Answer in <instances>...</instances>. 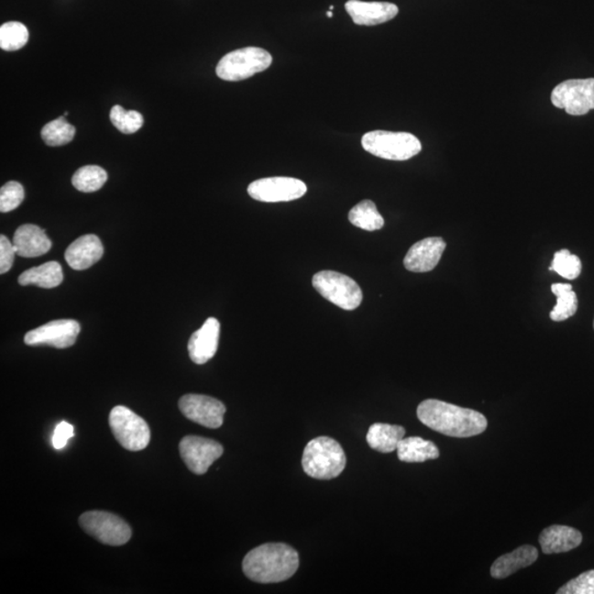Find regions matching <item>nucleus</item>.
Wrapping results in <instances>:
<instances>
[{
  "instance_id": "f257e3e1",
  "label": "nucleus",
  "mask_w": 594,
  "mask_h": 594,
  "mask_svg": "<svg viewBox=\"0 0 594 594\" xmlns=\"http://www.w3.org/2000/svg\"><path fill=\"white\" fill-rule=\"evenodd\" d=\"M418 418L431 430L456 439L482 434L488 427L486 416L479 411L440 400H425L419 405Z\"/></svg>"
},
{
  "instance_id": "f03ea898",
  "label": "nucleus",
  "mask_w": 594,
  "mask_h": 594,
  "mask_svg": "<svg viewBox=\"0 0 594 594\" xmlns=\"http://www.w3.org/2000/svg\"><path fill=\"white\" fill-rule=\"evenodd\" d=\"M299 554L282 543L258 546L244 557L243 569L250 580L259 583H278L290 579L299 569Z\"/></svg>"
},
{
  "instance_id": "7ed1b4c3",
  "label": "nucleus",
  "mask_w": 594,
  "mask_h": 594,
  "mask_svg": "<svg viewBox=\"0 0 594 594\" xmlns=\"http://www.w3.org/2000/svg\"><path fill=\"white\" fill-rule=\"evenodd\" d=\"M346 462V453L340 442L325 436L312 440L302 458V466L307 476L319 480H331L341 476Z\"/></svg>"
},
{
  "instance_id": "20e7f679",
  "label": "nucleus",
  "mask_w": 594,
  "mask_h": 594,
  "mask_svg": "<svg viewBox=\"0 0 594 594\" xmlns=\"http://www.w3.org/2000/svg\"><path fill=\"white\" fill-rule=\"evenodd\" d=\"M361 144L367 153L391 161L410 160L421 151V144L414 134L384 130H375L364 134Z\"/></svg>"
},
{
  "instance_id": "39448f33",
  "label": "nucleus",
  "mask_w": 594,
  "mask_h": 594,
  "mask_svg": "<svg viewBox=\"0 0 594 594\" xmlns=\"http://www.w3.org/2000/svg\"><path fill=\"white\" fill-rule=\"evenodd\" d=\"M272 61V55L268 51L249 46V48L229 52L218 64L216 73L223 81H243L257 73L268 70Z\"/></svg>"
},
{
  "instance_id": "423d86ee",
  "label": "nucleus",
  "mask_w": 594,
  "mask_h": 594,
  "mask_svg": "<svg viewBox=\"0 0 594 594\" xmlns=\"http://www.w3.org/2000/svg\"><path fill=\"white\" fill-rule=\"evenodd\" d=\"M314 289L331 303L345 311L361 306L363 295L356 281L336 271H321L312 281Z\"/></svg>"
},
{
  "instance_id": "0eeeda50",
  "label": "nucleus",
  "mask_w": 594,
  "mask_h": 594,
  "mask_svg": "<svg viewBox=\"0 0 594 594\" xmlns=\"http://www.w3.org/2000/svg\"><path fill=\"white\" fill-rule=\"evenodd\" d=\"M109 426L114 439L124 450L140 451L148 447L151 431L147 421L124 406H116L109 414Z\"/></svg>"
},
{
  "instance_id": "6e6552de",
  "label": "nucleus",
  "mask_w": 594,
  "mask_h": 594,
  "mask_svg": "<svg viewBox=\"0 0 594 594\" xmlns=\"http://www.w3.org/2000/svg\"><path fill=\"white\" fill-rule=\"evenodd\" d=\"M80 525L88 535L103 544L122 546L132 539V529L122 518L103 510L82 514Z\"/></svg>"
},
{
  "instance_id": "1a4fd4ad",
  "label": "nucleus",
  "mask_w": 594,
  "mask_h": 594,
  "mask_svg": "<svg viewBox=\"0 0 594 594\" xmlns=\"http://www.w3.org/2000/svg\"><path fill=\"white\" fill-rule=\"evenodd\" d=\"M552 105L572 116H582L594 109V78L560 83L551 93Z\"/></svg>"
},
{
  "instance_id": "9d476101",
  "label": "nucleus",
  "mask_w": 594,
  "mask_h": 594,
  "mask_svg": "<svg viewBox=\"0 0 594 594\" xmlns=\"http://www.w3.org/2000/svg\"><path fill=\"white\" fill-rule=\"evenodd\" d=\"M307 186L303 181L294 177H267L252 182L248 186V194L253 200L263 203L291 202L306 194Z\"/></svg>"
},
{
  "instance_id": "9b49d317",
  "label": "nucleus",
  "mask_w": 594,
  "mask_h": 594,
  "mask_svg": "<svg viewBox=\"0 0 594 594\" xmlns=\"http://www.w3.org/2000/svg\"><path fill=\"white\" fill-rule=\"evenodd\" d=\"M179 409L187 420L212 430L220 429L226 414V406L220 400L201 394L182 396Z\"/></svg>"
},
{
  "instance_id": "f8f14e48",
  "label": "nucleus",
  "mask_w": 594,
  "mask_h": 594,
  "mask_svg": "<svg viewBox=\"0 0 594 594\" xmlns=\"http://www.w3.org/2000/svg\"><path fill=\"white\" fill-rule=\"evenodd\" d=\"M182 460L193 473L204 474L223 456V447L213 440L200 436H186L180 442Z\"/></svg>"
},
{
  "instance_id": "ddd939ff",
  "label": "nucleus",
  "mask_w": 594,
  "mask_h": 594,
  "mask_svg": "<svg viewBox=\"0 0 594 594\" xmlns=\"http://www.w3.org/2000/svg\"><path fill=\"white\" fill-rule=\"evenodd\" d=\"M81 326L74 320H57L25 333V343L28 346H51L65 349L74 345Z\"/></svg>"
},
{
  "instance_id": "4468645a",
  "label": "nucleus",
  "mask_w": 594,
  "mask_h": 594,
  "mask_svg": "<svg viewBox=\"0 0 594 594\" xmlns=\"http://www.w3.org/2000/svg\"><path fill=\"white\" fill-rule=\"evenodd\" d=\"M445 249L444 239L441 237L425 238L411 247L404 258V267L411 272H430L439 264Z\"/></svg>"
},
{
  "instance_id": "2eb2a0df",
  "label": "nucleus",
  "mask_w": 594,
  "mask_h": 594,
  "mask_svg": "<svg viewBox=\"0 0 594 594\" xmlns=\"http://www.w3.org/2000/svg\"><path fill=\"white\" fill-rule=\"evenodd\" d=\"M221 324L218 320L208 319L200 330L193 333L189 342V354L192 361L204 364L215 356L220 341Z\"/></svg>"
},
{
  "instance_id": "dca6fc26",
  "label": "nucleus",
  "mask_w": 594,
  "mask_h": 594,
  "mask_svg": "<svg viewBox=\"0 0 594 594\" xmlns=\"http://www.w3.org/2000/svg\"><path fill=\"white\" fill-rule=\"evenodd\" d=\"M346 10L358 25H377L390 22L399 14V8L391 3H368L349 0Z\"/></svg>"
},
{
  "instance_id": "f3484780",
  "label": "nucleus",
  "mask_w": 594,
  "mask_h": 594,
  "mask_svg": "<svg viewBox=\"0 0 594 594\" xmlns=\"http://www.w3.org/2000/svg\"><path fill=\"white\" fill-rule=\"evenodd\" d=\"M104 254V247L96 234H85L72 243L65 252L67 264L73 270L90 269L97 263Z\"/></svg>"
},
{
  "instance_id": "a211bd4d",
  "label": "nucleus",
  "mask_w": 594,
  "mask_h": 594,
  "mask_svg": "<svg viewBox=\"0 0 594 594\" xmlns=\"http://www.w3.org/2000/svg\"><path fill=\"white\" fill-rule=\"evenodd\" d=\"M539 540L544 554H561L580 546L582 534L569 526L552 525L541 531Z\"/></svg>"
},
{
  "instance_id": "6ab92c4d",
  "label": "nucleus",
  "mask_w": 594,
  "mask_h": 594,
  "mask_svg": "<svg viewBox=\"0 0 594 594\" xmlns=\"http://www.w3.org/2000/svg\"><path fill=\"white\" fill-rule=\"evenodd\" d=\"M13 243L17 254L24 258L40 257L50 252L52 243L45 231L35 225L20 226L15 233Z\"/></svg>"
},
{
  "instance_id": "aec40b11",
  "label": "nucleus",
  "mask_w": 594,
  "mask_h": 594,
  "mask_svg": "<svg viewBox=\"0 0 594 594\" xmlns=\"http://www.w3.org/2000/svg\"><path fill=\"white\" fill-rule=\"evenodd\" d=\"M539 559V550L531 545H524L510 552V554L499 557L491 567V576L494 579H505L513 573L523 569V568L533 565Z\"/></svg>"
},
{
  "instance_id": "412c9836",
  "label": "nucleus",
  "mask_w": 594,
  "mask_h": 594,
  "mask_svg": "<svg viewBox=\"0 0 594 594\" xmlns=\"http://www.w3.org/2000/svg\"><path fill=\"white\" fill-rule=\"evenodd\" d=\"M405 429L400 425L375 423L370 426L367 442L372 450L389 453L398 450L400 441L404 439Z\"/></svg>"
},
{
  "instance_id": "4be33fe9",
  "label": "nucleus",
  "mask_w": 594,
  "mask_h": 594,
  "mask_svg": "<svg viewBox=\"0 0 594 594\" xmlns=\"http://www.w3.org/2000/svg\"><path fill=\"white\" fill-rule=\"evenodd\" d=\"M18 282L24 286L36 285L43 289H54L64 282V270L59 262H46L25 271L20 274Z\"/></svg>"
},
{
  "instance_id": "5701e85b",
  "label": "nucleus",
  "mask_w": 594,
  "mask_h": 594,
  "mask_svg": "<svg viewBox=\"0 0 594 594\" xmlns=\"http://www.w3.org/2000/svg\"><path fill=\"white\" fill-rule=\"evenodd\" d=\"M398 457L404 462H424L440 458V450L434 442L425 441L421 437H409L400 441Z\"/></svg>"
},
{
  "instance_id": "b1692460",
  "label": "nucleus",
  "mask_w": 594,
  "mask_h": 594,
  "mask_svg": "<svg viewBox=\"0 0 594 594\" xmlns=\"http://www.w3.org/2000/svg\"><path fill=\"white\" fill-rule=\"evenodd\" d=\"M349 222L367 232L379 231L384 226V218L372 201L364 200L349 212Z\"/></svg>"
},
{
  "instance_id": "393cba45",
  "label": "nucleus",
  "mask_w": 594,
  "mask_h": 594,
  "mask_svg": "<svg viewBox=\"0 0 594 594\" xmlns=\"http://www.w3.org/2000/svg\"><path fill=\"white\" fill-rule=\"evenodd\" d=\"M551 292L557 296V303L550 312V319L554 322H564L570 319L578 311V297L571 284L556 283L551 285Z\"/></svg>"
},
{
  "instance_id": "a878e982",
  "label": "nucleus",
  "mask_w": 594,
  "mask_h": 594,
  "mask_svg": "<svg viewBox=\"0 0 594 594\" xmlns=\"http://www.w3.org/2000/svg\"><path fill=\"white\" fill-rule=\"evenodd\" d=\"M108 179L107 172L98 165H86L78 169L72 177L77 191L93 193L101 190Z\"/></svg>"
},
{
  "instance_id": "bb28decb",
  "label": "nucleus",
  "mask_w": 594,
  "mask_h": 594,
  "mask_svg": "<svg viewBox=\"0 0 594 594\" xmlns=\"http://www.w3.org/2000/svg\"><path fill=\"white\" fill-rule=\"evenodd\" d=\"M75 134V127L67 123L64 117H60L45 124L41 132V137L50 147H60L70 144L74 139Z\"/></svg>"
},
{
  "instance_id": "cd10ccee",
  "label": "nucleus",
  "mask_w": 594,
  "mask_h": 594,
  "mask_svg": "<svg viewBox=\"0 0 594 594\" xmlns=\"http://www.w3.org/2000/svg\"><path fill=\"white\" fill-rule=\"evenodd\" d=\"M29 40V31L25 25L10 22L0 27V48L5 51L23 49Z\"/></svg>"
},
{
  "instance_id": "c85d7f7f",
  "label": "nucleus",
  "mask_w": 594,
  "mask_h": 594,
  "mask_svg": "<svg viewBox=\"0 0 594 594\" xmlns=\"http://www.w3.org/2000/svg\"><path fill=\"white\" fill-rule=\"evenodd\" d=\"M581 260L567 249L559 250L555 253L549 267V271H555L567 280L577 279L581 274Z\"/></svg>"
},
{
  "instance_id": "c756f323",
  "label": "nucleus",
  "mask_w": 594,
  "mask_h": 594,
  "mask_svg": "<svg viewBox=\"0 0 594 594\" xmlns=\"http://www.w3.org/2000/svg\"><path fill=\"white\" fill-rule=\"evenodd\" d=\"M111 122L119 132L126 134L137 133L144 124V116L135 111H126L121 105H114L112 108Z\"/></svg>"
},
{
  "instance_id": "7c9ffc66",
  "label": "nucleus",
  "mask_w": 594,
  "mask_h": 594,
  "mask_svg": "<svg viewBox=\"0 0 594 594\" xmlns=\"http://www.w3.org/2000/svg\"><path fill=\"white\" fill-rule=\"evenodd\" d=\"M24 186L18 182L10 181L0 190V212L9 213L19 207L24 202Z\"/></svg>"
},
{
  "instance_id": "2f4dec72",
  "label": "nucleus",
  "mask_w": 594,
  "mask_h": 594,
  "mask_svg": "<svg viewBox=\"0 0 594 594\" xmlns=\"http://www.w3.org/2000/svg\"><path fill=\"white\" fill-rule=\"evenodd\" d=\"M559 594H594V570L581 573L580 576L562 586Z\"/></svg>"
},
{
  "instance_id": "473e14b6",
  "label": "nucleus",
  "mask_w": 594,
  "mask_h": 594,
  "mask_svg": "<svg viewBox=\"0 0 594 594\" xmlns=\"http://www.w3.org/2000/svg\"><path fill=\"white\" fill-rule=\"evenodd\" d=\"M17 254L14 243L6 236H0V273H7L12 269L15 255Z\"/></svg>"
},
{
  "instance_id": "72a5a7b5",
  "label": "nucleus",
  "mask_w": 594,
  "mask_h": 594,
  "mask_svg": "<svg viewBox=\"0 0 594 594\" xmlns=\"http://www.w3.org/2000/svg\"><path fill=\"white\" fill-rule=\"evenodd\" d=\"M72 437H74V427L67 423V421H62L55 427L54 437H52V444L57 450H64Z\"/></svg>"
},
{
  "instance_id": "f704fd0d",
  "label": "nucleus",
  "mask_w": 594,
  "mask_h": 594,
  "mask_svg": "<svg viewBox=\"0 0 594 594\" xmlns=\"http://www.w3.org/2000/svg\"><path fill=\"white\" fill-rule=\"evenodd\" d=\"M332 15H333V14L332 13V10H331V12H328V13H327V17H328V18H332Z\"/></svg>"
},
{
  "instance_id": "c9c22d12",
  "label": "nucleus",
  "mask_w": 594,
  "mask_h": 594,
  "mask_svg": "<svg viewBox=\"0 0 594 594\" xmlns=\"http://www.w3.org/2000/svg\"><path fill=\"white\" fill-rule=\"evenodd\" d=\"M67 114H69V113L65 112V113H64V117H66Z\"/></svg>"
},
{
  "instance_id": "e433bc0d",
  "label": "nucleus",
  "mask_w": 594,
  "mask_h": 594,
  "mask_svg": "<svg viewBox=\"0 0 594 594\" xmlns=\"http://www.w3.org/2000/svg\"><path fill=\"white\" fill-rule=\"evenodd\" d=\"M593 328H594V322H593Z\"/></svg>"
}]
</instances>
